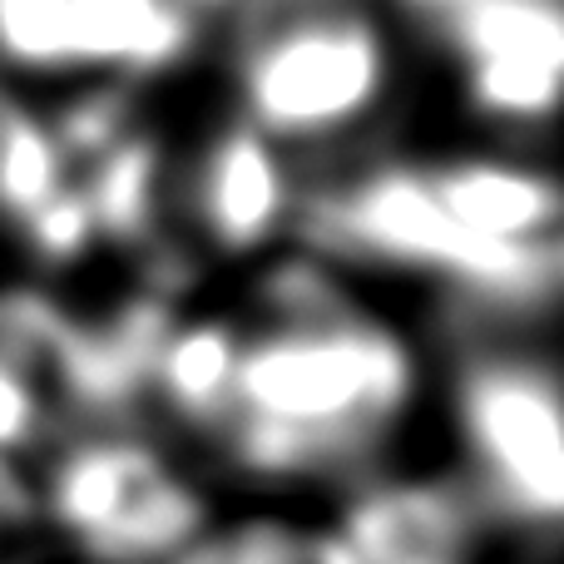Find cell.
Returning a JSON list of instances; mask_svg holds the SVG:
<instances>
[{
  "instance_id": "obj_1",
  "label": "cell",
  "mask_w": 564,
  "mask_h": 564,
  "mask_svg": "<svg viewBox=\"0 0 564 564\" xmlns=\"http://www.w3.org/2000/svg\"><path fill=\"white\" fill-rule=\"evenodd\" d=\"M238 351L218 441L268 486L351 496L406 460L436 377L401 322L357 302L322 258H288L234 312Z\"/></svg>"
},
{
  "instance_id": "obj_2",
  "label": "cell",
  "mask_w": 564,
  "mask_h": 564,
  "mask_svg": "<svg viewBox=\"0 0 564 564\" xmlns=\"http://www.w3.org/2000/svg\"><path fill=\"white\" fill-rule=\"evenodd\" d=\"M441 460L510 560H564V357L480 322L436 367Z\"/></svg>"
},
{
  "instance_id": "obj_3",
  "label": "cell",
  "mask_w": 564,
  "mask_h": 564,
  "mask_svg": "<svg viewBox=\"0 0 564 564\" xmlns=\"http://www.w3.org/2000/svg\"><path fill=\"white\" fill-rule=\"evenodd\" d=\"M401 35L387 0H234L238 119L288 154H357L401 95Z\"/></svg>"
},
{
  "instance_id": "obj_4",
  "label": "cell",
  "mask_w": 564,
  "mask_h": 564,
  "mask_svg": "<svg viewBox=\"0 0 564 564\" xmlns=\"http://www.w3.org/2000/svg\"><path fill=\"white\" fill-rule=\"evenodd\" d=\"M421 35L490 144L530 149L564 124V0H456Z\"/></svg>"
},
{
  "instance_id": "obj_5",
  "label": "cell",
  "mask_w": 564,
  "mask_h": 564,
  "mask_svg": "<svg viewBox=\"0 0 564 564\" xmlns=\"http://www.w3.org/2000/svg\"><path fill=\"white\" fill-rule=\"evenodd\" d=\"M194 40V10L178 0H0V55L65 75H139L178 59Z\"/></svg>"
},
{
  "instance_id": "obj_6",
  "label": "cell",
  "mask_w": 564,
  "mask_h": 564,
  "mask_svg": "<svg viewBox=\"0 0 564 564\" xmlns=\"http://www.w3.org/2000/svg\"><path fill=\"white\" fill-rule=\"evenodd\" d=\"M357 564H500L510 560L490 535L480 506L446 460H401L341 496L332 510Z\"/></svg>"
},
{
  "instance_id": "obj_7",
  "label": "cell",
  "mask_w": 564,
  "mask_h": 564,
  "mask_svg": "<svg viewBox=\"0 0 564 564\" xmlns=\"http://www.w3.org/2000/svg\"><path fill=\"white\" fill-rule=\"evenodd\" d=\"M50 500L75 540H95L115 555L188 545L198 530L194 490L178 486L154 451L124 441L69 451L55 470Z\"/></svg>"
},
{
  "instance_id": "obj_8",
  "label": "cell",
  "mask_w": 564,
  "mask_h": 564,
  "mask_svg": "<svg viewBox=\"0 0 564 564\" xmlns=\"http://www.w3.org/2000/svg\"><path fill=\"white\" fill-rule=\"evenodd\" d=\"M178 218L194 224L208 253H263L297 224V164L253 124L234 119L198 149L194 164L178 169Z\"/></svg>"
},
{
  "instance_id": "obj_9",
  "label": "cell",
  "mask_w": 564,
  "mask_h": 564,
  "mask_svg": "<svg viewBox=\"0 0 564 564\" xmlns=\"http://www.w3.org/2000/svg\"><path fill=\"white\" fill-rule=\"evenodd\" d=\"M431 194L476 243L550 258L564 238V169L516 144H466L421 154Z\"/></svg>"
},
{
  "instance_id": "obj_10",
  "label": "cell",
  "mask_w": 564,
  "mask_h": 564,
  "mask_svg": "<svg viewBox=\"0 0 564 564\" xmlns=\"http://www.w3.org/2000/svg\"><path fill=\"white\" fill-rule=\"evenodd\" d=\"M0 218L25 228L30 243L50 258H75L95 238L55 129L6 95H0Z\"/></svg>"
},
{
  "instance_id": "obj_11",
  "label": "cell",
  "mask_w": 564,
  "mask_h": 564,
  "mask_svg": "<svg viewBox=\"0 0 564 564\" xmlns=\"http://www.w3.org/2000/svg\"><path fill=\"white\" fill-rule=\"evenodd\" d=\"M178 564H357L337 516H253L188 540Z\"/></svg>"
},
{
  "instance_id": "obj_12",
  "label": "cell",
  "mask_w": 564,
  "mask_h": 564,
  "mask_svg": "<svg viewBox=\"0 0 564 564\" xmlns=\"http://www.w3.org/2000/svg\"><path fill=\"white\" fill-rule=\"evenodd\" d=\"M550 263H555V292L564 297V238L555 243V253H550Z\"/></svg>"
},
{
  "instance_id": "obj_13",
  "label": "cell",
  "mask_w": 564,
  "mask_h": 564,
  "mask_svg": "<svg viewBox=\"0 0 564 564\" xmlns=\"http://www.w3.org/2000/svg\"><path fill=\"white\" fill-rule=\"evenodd\" d=\"M178 6H188V10H194V15H198V10H204V6H234V0H178Z\"/></svg>"
},
{
  "instance_id": "obj_14",
  "label": "cell",
  "mask_w": 564,
  "mask_h": 564,
  "mask_svg": "<svg viewBox=\"0 0 564 564\" xmlns=\"http://www.w3.org/2000/svg\"><path fill=\"white\" fill-rule=\"evenodd\" d=\"M500 564H525V560H500Z\"/></svg>"
}]
</instances>
